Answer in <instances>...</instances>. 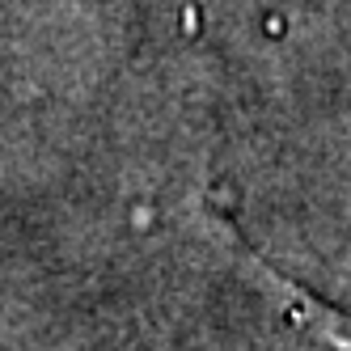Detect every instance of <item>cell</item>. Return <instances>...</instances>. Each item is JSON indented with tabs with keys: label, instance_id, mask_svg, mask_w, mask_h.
Listing matches in <instances>:
<instances>
[{
	"label": "cell",
	"instance_id": "obj_1",
	"mask_svg": "<svg viewBox=\"0 0 351 351\" xmlns=\"http://www.w3.org/2000/svg\"><path fill=\"white\" fill-rule=\"evenodd\" d=\"M229 233V241H233V254H237V263H241V271H250L258 280V288L280 305L300 330H309V335H317L330 351H351V313H343V309H335V305H326L322 296H313V292H305L300 284H292L288 275H280L275 267H267L254 250H250L241 237H233V229H224Z\"/></svg>",
	"mask_w": 351,
	"mask_h": 351
}]
</instances>
